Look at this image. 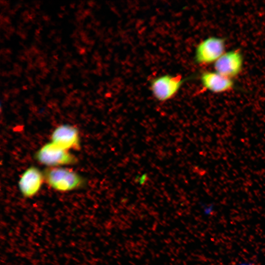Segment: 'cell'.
Here are the masks:
<instances>
[{
    "label": "cell",
    "mask_w": 265,
    "mask_h": 265,
    "mask_svg": "<svg viewBox=\"0 0 265 265\" xmlns=\"http://www.w3.org/2000/svg\"><path fill=\"white\" fill-rule=\"evenodd\" d=\"M43 171L45 183L58 191H72L82 188L86 185L83 177L65 167H47Z\"/></svg>",
    "instance_id": "1"
},
{
    "label": "cell",
    "mask_w": 265,
    "mask_h": 265,
    "mask_svg": "<svg viewBox=\"0 0 265 265\" xmlns=\"http://www.w3.org/2000/svg\"><path fill=\"white\" fill-rule=\"evenodd\" d=\"M35 159L47 167H64L78 162L76 157L70 151L64 150L49 142L41 147L35 153Z\"/></svg>",
    "instance_id": "2"
},
{
    "label": "cell",
    "mask_w": 265,
    "mask_h": 265,
    "mask_svg": "<svg viewBox=\"0 0 265 265\" xmlns=\"http://www.w3.org/2000/svg\"><path fill=\"white\" fill-rule=\"evenodd\" d=\"M186 79L180 75H162L151 80L150 89L157 101H167L177 95Z\"/></svg>",
    "instance_id": "3"
},
{
    "label": "cell",
    "mask_w": 265,
    "mask_h": 265,
    "mask_svg": "<svg viewBox=\"0 0 265 265\" xmlns=\"http://www.w3.org/2000/svg\"><path fill=\"white\" fill-rule=\"evenodd\" d=\"M226 39L210 36L201 41L196 47L194 60L199 65L214 64L226 52Z\"/></svg>",
    "instance_id": "4"
},
{
    "label": "cell",
    "mask_w": 265,
    "mask_h": 265,
    "mask_svg": "<svg viewBox=\"0 0 265 265\" xmlns=\"http://www.w3.org/2000/svg\"><path fill=\"white\" fill-rule=\"evenodd\" d=\"M243 66V57L238 50L226 52L213 64L214 71L232 80L239 75Z\"/></svg>",
    "instance_id": "5"
},
{
    "label": "cell",
    "mask_w": 265,
    "mask_h": 265,
    "mask_svg": "<svg viewBox=\"0 0 265 265\" xmlns=\"http://www.w3.org/2000/svg\"><path fill=\"white\" fill-rule=\"evenodd\" d=\"M51 142L64 150H78L80 147L79 130L74 126L62 124L56 127L51 136Z\"/></svg>",
    "instance_id": "6"
},
{
    "label": "cell",
    "mask_w": 265,
    "mask_h": 265,
    "mask_svg": "<svg viewBox=\"0 0 265 265\" xmlns=\"http://www.w3.org/2000/svg\"><path fill=\"white\" fill-rule=\"evenodd\" d=\"M44 182L43 171L36 166H31L21 175L18 181V187L23 196L29 198L38 193Z\"/></svg>",
    "instance_id": "7"
},
{
    "label": "cell",
    "mask_w": 265,
    "mask_h": 265,
    "mask_svg": "<svg viewBox=\"0 0 265 265\" xmlns=\"http://www.w3.org/2000/svg\"><path fill=\"white\" fill-rule=\"evenodd\" d=\"M203 88L213 93L219 94L230 91L235 87L233 80L226 78L215 71H204L200 76Z\"/></svg>",
    "instance_id": "8"
},
{
    "label": "cell",
    "mask_w": 265,
    "mask_h": 265,
    "mask_svg": "<svg viewBox=\"0 0 265 265\" xmlns=\"http://www.w3.org/2000/svg\"><path fill=\"white\" fill-rule=\"evenodd\" d=\"M235 265H254L252 263L248 262H243Z\"/></svg>",
    "instance_id": "9"
}]
</instances>
